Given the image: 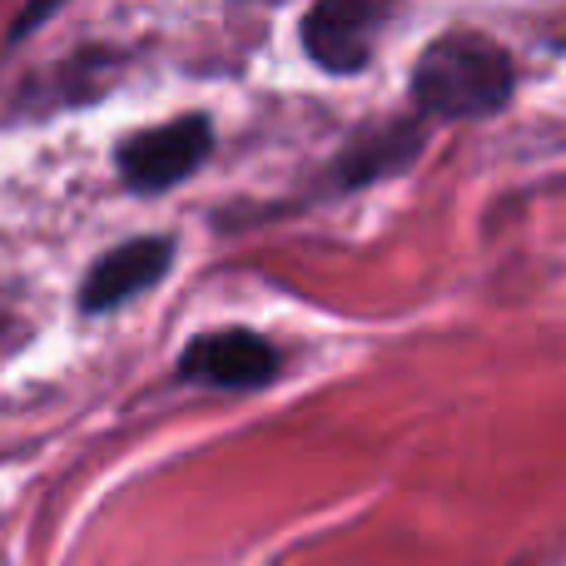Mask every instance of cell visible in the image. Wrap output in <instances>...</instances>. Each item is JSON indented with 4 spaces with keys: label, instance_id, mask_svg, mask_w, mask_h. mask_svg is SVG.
<instances>
[{
    "label": "cell",
    "instance_id": "obj_4",
    "mask_svg": "<svg viewBox=\"0 0 566 566\" xmlns=\"http://www.w3.org/2000/svg\"><path fill=\"white\" fill-rule=\"evenodd\" d=\"M388 20H392V6H382V0H318L303 15L298 35L318 70H328V75H358L373 60L378 30Z\"/></svg>",
    "mask_w": 566,
    "mask_h": 566
},
{
    "label": "cell",
    "instance_id": "obj_3",
    "mask_svg": "<svg viewBox=\"0 0 566 566\" xmlns=\"http://www.w3.org/2000/svg\"><path fill=\"white\" fill-rule=\"evenodd\" d=\"M283 373L279 348L254 328H214L199 333L185 353H179V378L205 382L219 392H259Z\"/></svg>",
    "mask_w": 566,
    "mask_h": 566
},
{
    "label": "cell",
    "instance_id": "obj_5",
    "mask_svg": "<svg viewBox=\"0 0 566 566\" xmlns=\"http://www.w3.org/2000/svg\"><path fill=\"white\" fill-rule=\"evenodd\" d=\"M175 254H179L175 234L125 239V244H115L109 254H99L95 264L85 269V283H80V293H75V308L85 313V318H105L109 308H119V303H129V298L155 289V283L169 274Z\"/></svg>",
    "mask_w": 566,
    "mask_h": 566
},
{
    "label": "cell",
    "instance_id": "obj_1",
    "mask_svg": "<svg viewBox=\"0 0 566 566\" xmlns=\"http://www.w3.org/2000/svg\"><path fill=\"white\" fill-rule=\"evenodd\" d=\"M517 95V65L492 35L448 30L428 40L412 65V99L422 119H492Z\"/></svg>",
    "mask_w": 566,
    "mask_h": 566
},
{
    "label": "cell",
    "instance_id": "obj_2",
    "mask_svg": "<svg viewBox=\"0 0 566 566\" xmlns=\"http://www.w3.org/2000/svg\"><path fill=\"white\" fill-rule=\"evenodd\" d=\"M214 149V119L209 115H179L165 125L135 129L129 139H119L115 169L135 195H165V189L185 185Z\"/></svg>",
    "mask_w": 566,
    "mask_h": 566
},
{
    "label": "cell",
    "instance_id": "obj_7",
    "mask_svg": "<svg viewBox=\"0 0 566 566\" xmlns=\"http://www.w3.org/2000/svg\"><path fill=\"white\" fill-rule=\"evenodd\" d=\"M45 15H55V6H30V10H25V15H20V20H15V25H10L6 45H15V40H20V35H25V30H30V25H35V20H45Z\"/></svg>",
    "mask_w": 566,
    "mask_h": 566
},
{
    "label": "cell",
    "instance_id": "obj_6",
    "mask_svg": "<svg viewBox=\"0 0 566 566\" xmlns=\"http://www.w3.org/2000/svg\"><path fill=\"white\" fill-rule=\"evenodd\" d=\"M422 139V115H392V119H378V125H363L348 145L338 149L333 159V189L348 195V189H368L378 179H392L418 159Z\"/></svg>",
    "mask_w": 566,
    "mask_h": 566
}]
</instances>
